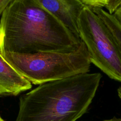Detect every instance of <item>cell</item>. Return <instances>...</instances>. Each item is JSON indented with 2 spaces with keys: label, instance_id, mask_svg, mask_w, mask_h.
Here are the masks:
<instances>
[{
  "label": "cell",
  "instance_id": "cell-3",
  "mask_svg": "<svg viewBox=\"0 0 121 121\" xmlns=\"http://www.w3.org/2000/svg\"><path fill=\"white\" fill-rule=\"evenodd\" d=\"M2 56L19 74L36 85L88 73L91 63L83 41L74 52L7 53Z\"/></svg>",
  "mask_w": 121,
  "mask_h": 121
},
{
  "label": "cell",
  "instance_id": "cell-2",
  "mask_svg": "<svg viewBox=\"0 0 121 121\" xmlns=\"http://www.w3.org/2000/svg\"><path fill=\"white\" fill-rule=\"evenodd\" d=\"M102 77L88 73L39 85L20 97L15 121H76L87 112Z\"/></svg>",
  "mask_w": 121,
  "mask_h": 121
},
{
  "label": "cell",
  "instance_id": "cell-13",
  "mask_svg": "<svg viewBox=\"0 0 121 121\" xmlns=\"http://www.w3.org/2000/svg\"><path fill=\"white\" fill-rule=\"evenodd\" d=\"M0 121H4L3 120V119H2V118H1V117H0Z\"/></svg>",
  "mask_w": 121,
  "mask_h": 121
},
{
  "label": "cell",
  "instance_id": "cell-1",
  "mask_svg": "<svg viewBox=\"0 0 121 121\" xmlns=\"http://www.w3.org/2000/svg\"><path fill=\"white\" fill-rule=\"evenodd\" d=\"M81 43L37 0H12L1 14L2 55L74 52Z\"/></svg>",
  "mask_w": 121,
  "mask_h": 121
},
{
  "label": "cell",
  "instance_id": "cell-11",
  "mask_svg": "<svg viewBox=\"0 0 121 121\" xmlns=\"http://www.w3.org/2000/svg\"><path fill=\"white\" fill-rule=\"evenodd\" d=\"M103 121H121V118H117L116 117H113V118H111L110 119H106Z\"/></svg>",
  "mask_w": 121,
  "mask_h": 121
},
{
  "label": "cell",
  "instance_id": "cell-8",
  "mask_svg": "<svg viewBox=\"0 0 121 121\" xmlns=\"http://www.w3.org/2000/svg\"><path fill=\"white\" fill-rule=\"evenodd\" d=\"M121 6V0H106L104 8L107 9L110 15H113Z\"/></svg>",
  "mask_w": 121,
  "mask_h": 121
},
{
  "label": "cell",
  "instance_id": "cell-10",
  "mask_svg": "<svg viewBox=\"0 0 121 121\" xmlns=\"http://www.w3.org/2000/svg\"><path fill=\"white\" fill-rule=\"evenodd\" d=\"M113 16L117 19V21L121 24V6L117 9V10L114 13Z\"/></svg>",
  "mask_w": 121,
  "mask_h": 121
},
{
  "label": "cell",
  "instance_id": "cell-6",
  "mask_svg": "<svg viewBox=\"0 0 121 121\" xmlns=\"http://www.w3.org/2000/svg\"><path fill=\"white\" fill-rule=\"evenodd\" d=\"M32 87V84L7 62L0 52V97L17 96Z\"/></svg>",
  "mask_w": 121,
  "mask_h": 121
},
{
  "label": "cell",
  "instance_id": "cell-12",
  "mask_svg": "<svg viewBox=\"0 0 121 121\" xmlns=\"http://www.w3.org/2000/svg\"><path fill=\"white\" fill-rule=\"evenodd\" d=\"M117 94H118V96L119 97L120 99L121 100V86L117 89Z\"/></svg>",
  "mask_w": 121,
  "mask_h": 121
},
{
  "label": "cell",
  "instance_id": "cell-5",
  "mask_svg": "<svg viewBox=\"0 0 121 121\" xmlns=\"http://www.w3.org/2000/svg\"><path fill=\"white\" fill-rule=\"evenodd\" d=\"M77 39L81 40L78 20L85 7L81 0H37Z\"/></svg>",
  "mask_w": 121,
  "mask_h": 121
},
{
  "label": "cell",
  "instance_id": "cell-7",
  "mask_svg": "<svg viewBox=\"0 0 121 121\" xmlns=\"http://www.w3.org/2000/svg\"><path fill=\"white\" fill-rule=\"evenodd\" d=\"M102 20L115 40L121 56V24L113 16L103 8H90Z\"/></svg>",
  "mask_w": 121,
  "mask_h": 121
},
{
  "label": "cell",
  "instance_id": "cell-9",
  "mask_svg": "<svg viewBox=\"0 0 121 121\" xmlns=\"http://www.w3.org/2000/svg\"><path fill=\"white\" fill-rule=\"evenodd\" d=\"M12 0H0V14H2Z\"/></svg>",
  "mask_w": 121,
  "mask_h": 121
},
{
  "label": "cell",
  "instance_id": "cell-4",
  "mask_svg": "<svg viewBox=\"0 0 121 121\" xmlns=\"http://www.w3.org/2000/svg\"><path fill=\"white\" fill-rule=\"evenodd\" d=\"M78 27L91 63L110 79L121 82V56L104 22L85 6L78 18Z\"/></svg>",
  "mask_w": 121,
  "mask_h": 121
}]
</instances>
